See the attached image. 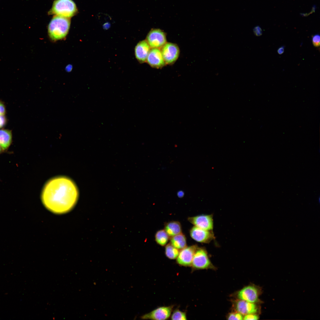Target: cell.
I'll use <instances>...</instances> for the list:
<instances>
[{"label":"cell","instance_id":"cell-15","mask_svg":"<svg viewBox=\"0 0 320 320\" xmlns=\"http://www.w3.org/2000/svg\"><path fill=\"white\" fill-rule=\"evenodd\" d=\"M164 230L170 237L182 233L181 224L177 221H171L166 223Z\"/></svg>","mask_w":320,"mask_h":320},{"label":"cell","instance_id":"cell-17","mask_svg":"<svg viewBox=\"0 0 320 320\" xmlns=\"http://www.w3.org/2000/svg\"><path fill=\"white\" fill-rule=\"evenodd\" d=\"M170 243L179 250H181L187 247L186 238L182 233L170 237Z\"/></svg>","mask_w":320,"mask_h":320},{"label":"cell","instance_id":"cell-11","mask_svg":"<svg viewBox=\"0 0 320 320\" xmlns=\"http://www.w3.org/2000/svg\"><path fill=\"white\" fill-rule=\"evenodd\" d=\"M171 306L158 308L141 317L143 319L166 320L170 316L172 311Z\"/></svg>","mask_w":320,"mask_h":320},{"label":"cell","instance_id":"cell-26","mask_svg":"<svg viewBox=\"0 0 320 320\" xmlns=\"http://www.w3.org/2000/svg\"><path fill=\"white\" fill-rule=\"evenodd\" d=\"M284 46H282L279 47L277 50V52L278 54L279 55L282 54L284 52Z\"/></svg>","mask_w":320,"mask_h":320},{"label":"cell","instance_id":"cell-16","mask_svg":"<svg viewBox=\"0 0 320 320\" xmlns=\"http://www.w3.org/2000/svg\"><path fill=\"white\" fill-rule=\"evenodd\" d=\"M12 140L11 131L4 129L0 130V146L3 150L8 148L11 144Z\"/></svg>","mask_w":320,"mask_h":320},{"label":"cell","instance_id":"cell-21","mask_svg":"<svg viewBox=\"0 0 320 320\" xmlns=\"http://www.w3.org/2000/svg\"><path fill=\"white\" fill-rule=\"evenodd\" d=\"M243 317V315L236 311L230 313L227 318L228 320H242Z\"/></svg>","mask_w":320,"mask_h":320},{"label":"cell","instance_id":"cell-28","mask_svg":"<svg viewBox=\"0 0 320 320\" xmlns=\"http://www.w3.org/2000/svg\"><path fill=\"white\" fill-rule=\"evenodd\" d=\"M1 149H2L1 148V147L0 146V153L1 152Z\"/></svg>","mask_w":320,"mask_h":320},{"label":"cell","instance_id":"cell-13","mask_svg":"<svg viewBox=\"0 0 320 320\" xmlns=\"http://www.w3.org/2000/svg\"><path fill=\"white\" fill-rule=\"evenodd\" d=\"M236 311L243 315L256 313L258 311V307L255 303H251L238 299L234 303Z\"/></svg>","mask_w":320,"mask_h":320},{"label":"cell","instance_id":"cell-8","mask_svg":"<svg viewBox=\"0 0 320 320\" xmlns=\"http://www.w3.org/2000/svg\"><path fill=\"white\" fill-rule=\"evenodd\" d=\"M188 220L194 226L209 231H212L214 227L212 214L201 215L189 217Z\"/></svg>","mask_w":320,"mask_h":320},{"label":"cell","instance_id":"cell-14","mask_svg":"<svg viewBox=\"0 0 320 320\" xmlns=\"http://www.w3.org/2000/svg\"><path fill=\"white\" fill-rule=\"evenodd\" d=\"M151 47L146 40L140 41L135 48V55L136 58L141 63L146 61Z\"/></svg>","mask_w":320,"mask_h":320},{"label":"cell","instance_id":"cell-5","mask_svg":"<svg viewBox=\"0 0 320 320\" xmlns=\"http://www.w3.org/2000/svg\"><path fill=\"white\" fill-rule=\"evenodd\" d=\"M146 41L151 48L161 47L167 42L165 33L159 29H152L148 33Z\"/></svg>","mask_w":320,"mask_h":320},{"label":"cell","instance_id":"cell-29","mask_svg":"<svg viewBox=\"0 0 320 320\" xmlns=\"http://www.w3.org/2000/svg\"><path fill=\"white\" fill-rule=\"evenodd\" d=\"M0 128H1L0 127Z\"/></svg>","mask_w":320,"mask_h":320},{"label":"cell","instance_id":"cell-4","mask_svg":"<svg viewBox=\"0 0 320 320\" xmlns=\"http://www.w3.org/2000/svg\"><path fill=\"white\" fill-rule=\"evenodd\" d=\"M191 265L196 269L215 268L211 263L206 249L198 247L194 255Z\"/></svg>","mask_w":320,"mask_h":320},{"label":"cell","instance_id":"cell-20","mask_svg":"<svg viewBox=\"0 0 320 320\" xmlns=\"http://www.w3.org/2000/svg\"><path fill=\"white\" fill-rule=\"evenodd\" d=\"M171 319L172 320H186V313L179 310H176L173 312L172 315Z\"/></svg>","mask_w":320,"mask_h":320},{"label":"cell","instance_id":"cell-9","mask_svg":"<svg viewBox=\"0 0 320 320\" xmlns=\"http://www.w3.org/2000/svg\"><path fill=\"white\" fill-rule=\"evenodd\" d=\"M190 233L193 239L201 243H209L215 238L212 231L203 229L195 226L190 229Z\"/></svg>","mask_w":320,"mask_h":320},{"label":"cell","instance_id":"cell-22","mask_svg":"<svg viewBox=\"0 0 320 320\" xmlns=\"http://www.w3.org/2000/svg\"><path fill=\"white\" fill-rule=\"evenodd\" d=\"M313 45L315 47H318L320 46V36L317 34L313 36L312 39Z\"/></svg>","mask_w":320,"mask_h":320},{"label":"cell","instance_id":"cell-2","mask_svg":"<svg viewBox=\"0 0 320 320\" xmlns=\"http://www.w3.org/2000/svg\"><path fill=\"white\" fill-rule=\"evenodd\" d=\"M70 24L69 18L55 16L48 26V34L50 40L55 42L65 38L68 33Z\"/></svg>","mask_w":320,"mask_h":320},{"label":"cell","instance_id":"cell-12","mask_svg":"<svg viewBox=\"0 0 320 320\" xmlns=\"http://www.w3.org/2000/svg\"><path fill=\"white\" fill-rule=\"evenodd\" d=\"M146 61L151 66L156 68H161L166 64L161 50L158 48L151 49Z\"/></svg>","mask_w":320,"mask_h":320},{"label":"cell","instance_id":"cell-18","mask_svg":"<svg viewBox=\"0 0 320 320\" xmlns=\"http://www.w3.org/2000/svg\"><path fill=\"white\" fill-rule=\"evenodd\" d=\"M169 236L164 230H161L156 233L155 235L157 243L161 246H165L167 242Z\"/></svg>","mask_w":320,"mask_h":320},{"label":"cell","instance_id":"cell-24","mask_svg":"<svg viewBox=\"0 0 320 320\" xmlns=\"http://www.w3.org/2000/svg\"><path fill=\"white\" fill-rule=\"evenodd\" d=\"M253 32L257 36H260L262 34V30L261 28L259 26H256L254 28Z\"/></svg>","mask_w":320,"mask_h":320},{"label":"cell","instance_id":"cell-25","mask_svg":"<svg viewBox=\"0 0 320 320\" xmlns=\"http://www.w3.org/2000/svg\"><path fill=\"white\" fill-rule=\"evenodd\" d=\"M5 110L4 105L0 102V115H4Z\"/></svg>","mask_w":320,"mask_h":320},{"label":"cell","instance_id":"cell-23","mask_svg":"<svg viewBox=\"0 0 320 320\" xmlns=\"http://www.w3.org/2000/svg\"><path fill=\"white\" fill-rule=\"evenodd\" d=\"M258 316L256 313H251L245 315L243 319L245 320H254L259 319Z\"/></svg>","mask_w":320,"mask_h":320},{"label":"cell","instance_id":"cell-7","mask_svg":"<svg viewBox=\"0 0 320 320\" xmlns=\"http://www.w3.org/2000/svg\"><path fill=\"white\" fill-rule=\"evenodd\" d=\"M161 52L165 63L172 64L177 59L180 50L176 44L166 43L161 47Z\"/></svg>","mask_w":320,"mask_h":320},{"label":"cell","instance_id":"cell-6","mask_svg":"<svg viewBox=\"0 0 320 320\" xmlns=\"http://www.w3.org/2000/svg\"><path fill=\"white\" fill-rule=\"evenodd\" d=\"M260 291L258 288L254 285L246 286L239 291L237 294L238 299L256 303L259 301Z\"/></svg>","mask_w":320,"mask_h":320},{"label":"cell","instance_id":"cell-19","mask_svg":"<svg viewBox=\"0 0 320 320\" xmlns=\"http://www.w3.org/2000/svg\"><path fill=\"white\" fill-rule=\"evenodd\" d=\"M179 252V250L173 246L170 243L165 247V253L166 256L169 259H174L177 258Z\"/></svg>","mask_w":320,"mask_h":320},{"label":"cell","instance_id":"cell-1","mask_svg":"<svg viewBox=\"0 0 320 320\" xmlns=\"http://www.w3.org/2000/svg\"><path fill=\"white\" fill-rule=\"evenodd\" d=\"M78 191L75 183L70 179L58 177L48 181L42 192L43 204L49 210L57 214L70 211L78 198Z\"/></svg>","mask_w":320,"mask_h":320},{"label":"cell","instance_id":"cell-10","mask_svg":"<svg viewBox=\"0 0 320 320\" xmlns=\"http://www.w3.org/2000/svg\"><path fill=\"white\" fill-rule=\"evenodd\" d=\"M198 247L195 245L186 247L181 249L177 258V263L184 266L191 265L194 255Z\"/></svg>","mask_w":320,"mask_h":320},{"label":"cell","instance_id":"cell-27","mask_svg":"<svg viewBox=\"0 0 320 320\" xmlns=\"http://www.w3.org/2000/svg\"><path fill=\"white\" fill-rule=\"evenodd\" d=\"M184 195V192L182 191H180L177 193V196L180 198H182Z\"/></svg>","mask_w":320,"mask_h":320},{"label":"cell","instance_id":"cell-3","mask_svg":"<svg viewBox=\"0 0 320 320\" xmlns=\"http://www.w3.org/2000/svg\"><path fill=\"white\" fill-rule=\"evenodd\" d=\"M77 11L76 5L72 0H55L49 13L69 18L76 14Z\"/></svg>","mask_w":320,"mask_h":320}]
</instances>
